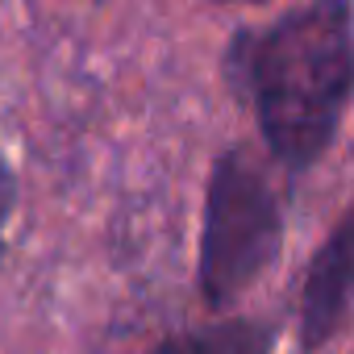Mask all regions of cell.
Segmentation results:
<instances>
[{
    "mask_svg": "<svg viewBox=\"0 0 354 354\" xmlns=\"http://www.w3.org/2000/svg\"><path fill=\"white\" fill-rule=\"evenodd\" d=\"M271 329L263 321H217L180 337H167L154 354H271Z\"/></svg>",
    "mask_w": 354,
    "mask_h": 354,
    "instance_id": "cell-4",
    "label": "cell"
},
{
    "mask_svg": "<svg viewBox=\"0 0 354 354\" xmlns=\"http://www.w3.org/2000/svg\"><path fill=\"white\" fill-rule=\"evenodd\" d=\"M250 5H259V0H250Z\"/></svg>",
    "mask_w": 354,
    "mask_h": 354,
    "instance_id": "cell-6",
    "label": "cell"
},
{
    "mask_svg": "<svg viewBox=\"0 0 354 354\" xmlns=\"http://www.w3.org/2000/svg\"><path fill=\"white\" fill-rule=\"evenodd\" d=\"M354 304V209L337 221V230L317 250L304 296H300V342L304 350H317Z\"/></svg>",
    "mask_w": 354,
    "mask_h": 354,
    "instance_id": "cell-3",
    "label": "cell"
},
{
    "mask_svg": "<svg viewBox=\"0 0 354 354\" xmlns=\"http://www.w3.org/2000/svg\"><path fill=\"white\" fill-rule=\"evenodd\" d=\"M271 154L308 167L337 133L354 88L350 0H313L238 46Z\"/></svg>",
    "mask_w": 354,
    "mask_h": 354,
    "instance_id": "cell-1",
    "label": "cell"
},
{
    "mask_svg": "<svg viewBox=\"0 0 354 354\" xmlns=\"http://www.w3.org/2000/svg\"><path fill=\"white\" fill-rule=\"evenodd\" d=\"M13 201H17V184H13V171H9V162L0 158V250H5V225H9Z\"/></svg>",
    "mask_w": 354,
    "mask_h": 354,
    "instance_id": "cell-5",
    "label": "cell"
},
{
    "mask_svg": "<svg viewBox=\"0 0 354 354\" xmlns=\"http://www.w3.org/2000/svg\"><path fill=\"white\" fill-rule=\"evenodd\" d=\"M283 217L267 171L246 150H225L209 175L201 230V292L213 308L238 300L279 254Z\"/></svg>",
    "mask_w": 354,
    "mask_h": 354,
    "instance_id": "cell-2",
    "label": "cell"
}]
</instances>
